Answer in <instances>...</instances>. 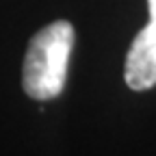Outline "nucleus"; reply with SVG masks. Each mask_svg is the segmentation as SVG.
Masks as SVG:
<instances>
[{
    "mask_svg": "<svg viewBox=\"0 0 156 156\" xmlns=\"http://www.w3.org/2000/svg\"><path fill=\"white\" fill-rule=\"evenodd\" d=\"M74 48V26L65 20L44 26L28 44L22 87L35 100H52L65 87L67 63Z\"/></svg>",
    "mask_w": 156,
    "mask_h": 156,
    "instance_id": "f257e3e1",
    "label": "nucleus"
},
{
    "mask_svg": "<svg viewBox=\"0 0 156 156\" xmlns=\"http://www.w3.org/2000/svg\"><path fill=\"white\" fill-rule=\"evenodd\" d=\"M150 22L132 39L126 56V85L134 91H145L156 85V0H147Z\"/></svg>",
    "mask_w": 156,
    "mask_h": 156,
    "instance_id": "f03ea898",
    "label": "nucleus"
}]
</instances>
